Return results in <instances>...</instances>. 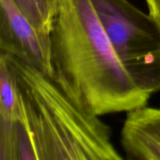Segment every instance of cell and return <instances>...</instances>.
<instances>
[{
	"mask_svg": "<svg viewBox=\"0 0 160 160\" xmlns=\"http://www.w3.org/2000/svg\"><path fill=\"white\" fill-rule=\"evenodd\" d=\"M10 70L17 106L0 160H120L112 131L80 109L49 76L0 52Z\"/></svg>",
	"mask_w": 160,
	"mask_h": 160,
	"instance_id": "cell-1",
	"label": "cell"
},
{
	"mask_svg": "<svg viewBox=\"0 0 160 160\" xmlns=\"http://www.w3.org/2000/svg\"><path fill=\"white\" fill-rule=\"evenodd\" d=\"M50 78L80 109L101 117L147 105L117 57L90 0H62L50 31Z\"/></svg>",
	"mask_w": 160,
	"mask_h": 160,
	"instance_id": "cell-2",
	"label": "cell"
},
{
	"mask_svg": "<svg viewBox=\"0 0 160 160\" xmlns=\"http://www.w3.org/2000/svg\"><path fill=\"white\" fill-rule=\"evenodd\" d=\"M120 62L136 87L160 92V28L128 0H90Z\"/></svg>",
	"mask_w": 160,
	"mask_h": 160,
	"instance_id": "cell-3",
	"label": "cell"
},
{
	"mask_svg": "<svg viewBox=\"0 0 160 160\" xmlns=\"http://www.w3.org/2000/svg\"><path fill=\"white\" fill-rule=\"evenodd\" d=\"M0 52L51 77L50 35L36 29L12 0H0Z\"/></svg>",
	"mask_w": 160,
	"mask_h": 160,
	"instance_id": "cell-4",
	"label": "cell"
},
{
	"mask_svg": "<svg viewBox=\"0 0 160 160\" xmlns=\"http://www.w3.org/2000/svg\"><path fill=\"white\" fill-rule=\"evenodd\" d=\"M120 143L127 159L160 160V109L145 105L128 112Z\"/></svg>",
	"mask_w": 160,
	"mask_h": 160,
	"instance_id": "cell-5",
	"label": "cell"
},
{
	"mask_svg": "<svg viewBox=\"0 0 160 160\" xmlns=\"http://www.w3.org/2000/svg\"><path fill=\"white\" fill-rule=\"evenodd\" d=\"M17 106V95L10 70L0 57V138L10 131Z\"/></svg>",
	"mask_w": 160,
	"mask_h": 160,
	"instance_id": "cell-6",
	"label": "cell"
},
{
	"mask_svg": "<svg viewBox=\"0 0 160 160\" xmlns=\"http://www.w3.org/2000/svg\"><path fill=\"white\" fill-rule=\"evenodd\" d=\"M12 2L36 29L44 34H49L35 0H12Z\"/></svg>",
	"mask_w": 160,
	"mask_h": 160,
	"instance_id": "cell-7",
	"label": "cell"
},
{
	"mask_svg": "<svg viewBox=\"0 0 160 160\" xmlns=\"http://www.w3.org/2000/svg\"><path fill=\"white\" fill-rule=\"evenodd\" d=\"M43 16L45 25L50 34L52 21L62 0H35Z\"/></svg>",
	"mask_w": 160,
	"mask_h": 160,
	"instance_id": "cell-8",
	"label": "cell"
},
{
	"mask_svg": "<svg viewBox=\"0 0 160 160\" xmlns=\"http://www.w3.org/2000/svg\"><path fill=\"white\" fill-rule=\"evenodd\" d=\"M148 14L160 28V0H146Z\"/></svg>",
	"mask_w": 160,
	"mask_h": 160,
	"instance_id": "cell-9",
	"label": "cell"
}]
</instances>
